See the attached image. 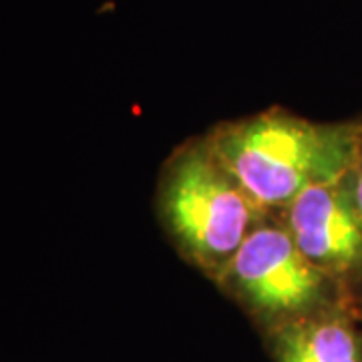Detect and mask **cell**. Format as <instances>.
Returning <instances> with one entry per match:
<instances>
[{
	"label": "cell",
	"mask_w": 362,
	"mask_h": 362,
	"mask_svg": "<svg viewBox=\"0 0 362 362\" xmlns=\"http://www.w3.org/2000/svg\"><path fill=\"white\" fill-rule=\"evenodd\" d=\"M206 139L246 194L266 214H276L314 185L349 175L362 125L314 123L270 109L221 123Z\"/></svg>",
	"instance_id": "cell-1"
},
{
	"label": "cell",
	"mask_w": 362,
	"mask_h": 362,
	"mask_svg": "<svg viewBox=\"0 0 362 362\" xmlns=\"http://www.w3.org/2000/svg\"><path fill=\"white\" fill-rule=\"evenodd\" d=\"M156 206L181 258L214 282L266 218L206 137L183 143L169 156L161 169Z\"/></svg>",
	"instance_id": "cell-2"
},
{
	"label": "cell",
	"mask_w": 362,
	"mask_h": 362,
	"mask_svg": "<svg viewBox=\"0 0 362 362\" xmlns=\"http://www.w3.org/2000/svg\"><path fill=\"white\" fill-rule=\"evenodd\" d=\"M254 320L262 334L352 300L349 292L302 256L278 216L250 232L216 282Z\"/></svg>",
	"instance_id": "cell-3"
},
{
	"label": "cell",
	"mask_w": 362,
	"mask_h": 362,
	"mask_svg": "<svg viewBox=\"0 0 362 362\" xmlns=\"http://www.w3.org/2000/svg\"><path fill=\"white\" fill-rule=\"evenodd\" d=\"M274 216L284 223L302 256L349 294L362 282V218L349 175L302 192Z\"/></svg>",
	"instance_id": "cell-4"
},
{
	"label": "cell",
	"mask_w": 362,
	"mask_h": 362,
	"mask_svg": "<svg viewBox=\"0 0 362 362\" xmlns=\"http://www.w3.org/2000/svg\"><path fill=\"white\" fill-rule=\"evenodd\" d=\"M262 337L274 362H362V318L352 300Z\"/></svg>",
	"instance_id": "cell-5"
},
{
	"label": "cell",
	"mask_w": 362,
	"mask_h": 362,
	"mask_svg": "<svg viewBox=\"0 0 362 362\" xmlns=\"http://www.w3.org/2000/svg\"><path fill=\"white\" fill-rule=\"evenodd\" d=\"M349 181H350V189H352V197H354V204L358 207V214L362 218V139H361V147H358V156H356V161L354 165L350 169L349 173Z\"/></svg>",
	"instance_id": "cell-6"
},
{
	"label": "cell",
	"mask_w": 362,
	"mask_h": 362,
	"mask_svg": "<svg viewBox=\"0 0 362 362\" xmlns=\"http://www.w3.org/2000/svg\"><path fill=\"white\" fill-rule=\"evenodd\" d=\"M352 302H354V300H352ZM354 306H356V310H358V314H361V318H362V302H358V304L354 302Z\"/></svg>",
	"instance_id": "cell-7"
}]
</instances>
